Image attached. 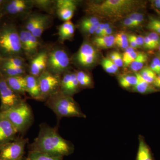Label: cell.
Returning <instances> with one entry per match:
<instances>
[{"label": "cell", "instance_id": "6da1fadb", "mask_svg": "<svg viewBox=\"0 0 160 160\" xmlns=\"http://www.w3.org/2000/svg\"><path fill=\"white\" fill-rule=\"evenodd\" d=\"M29 147L30 151L61 157L71 154L74 149L71 143L59 134L57 127L44 123L40 125L39 134Z\"/></svg>", "mask_w": 160, "mask_h": 160}, {"label": "cell", "instance_id": "7a4b0ae2", "mask_svg": "<svg viewBox=\"0 0 160 160\" xmlns=\"http://www.w3.org/2000/svg\"><path fill=\"white\" fill-rule=\"evenodd\" d=\"M141 2L136 0H104L89 1L86 11L93 16L110 20L122 18L138 9Z\"/></svg>", "mask_w": 160, "mask_h": 160}, {"label": "cell", "instance_id": "3957f363", "mask_svg": "<svg viewBox=\"0 0 160 160\" xmlns=\"http://www.w3.org/2000/svg\"><path fill=\"white\" fill-rule=\"evenodd\" d=\"M45 102L46 106L55 113L58 120L65 117H86L72 98L60 90L50 96Z\"/></svg>", "mask_w": 160, "mask_h": 160}, {"label": "cell", "instance_id": "277c9868", "mask_svg": "<svg viewBox=\"0 0 160 160\" xmlns=\"http://www.w3.org/2000/svg\"><path fill=\"white\" fill-rule=\"evenodd\" d=\"M0 51L3 58L21 56L24 53L19 33L12 23H4L0 26Z\"/></svg>", "mask_w": 160, "mask_h": 160}, {"label": "cell", "instance_id": "5b68a950", "mask_svg": "<svg viewBox=\"0 0 160 160\" xmlns=\"http://www.w3.org/2000/svg\"><path fill=\"white\" fill-rule=\"evenodd\" d=\"M0 112L10 121L18 133L27 131L33 121L32 110L25 100L11 109Z\"/></svg>", "mask_w": 160, "mask_h": 160}, {"label": "cell", "instance_id": "8992f818", "mask_svg": "<svg viewBox=\"0 0 160 160\" xmlns=\"http://www.w3.org/2000/svg\"><path fill=\"white\" fill-rule=\"evenodd\" d=\"M70 60L66 50L55 48L48 52L46 69L52 74L61 77L67 72Z\"/></svg>", "mask_w": 160, "mask_h": 160}, {"label": "cell", "instance_id": "52a82bcc", "mask_svg": "<svg viewBox=\"0 0 160 160\" xmlns=\"http://www.w3.org/2000/svg\"><path fill=\"white\" fill-rule=\"evenodd\" d=\"M28 138L17 137L0 146V160H18L23 157Z\"/></svg>", "mask_w": 160, "mask_h": 160}, {"label": "cell", "instance_id": "ba28073f", "mask_svg": "<svg viewBox=\"0 0 160 160\" xmlns=\"http://www.w3.org/2000/svg\"><path fill=\"white\" fill-rule=\"evenodd\" d=\"M0 111H5L18 106L24 101L22 96L16 93L6 82L4 76L0 72Z\"/></svg>", "mask_w": 160, "mask_h": 160}, {"label": "cell", "instance_id": "9c48e42d", "mask_svg": "<svg viewBox=\"0 0 160 160\" xmlns=\"http://www.w3.org/2000/svg\"><path fill=\"white\" fill-rule=\"evenodd\" d=\"M38 81L42 102L60 90L61 77L52 74L46 69L38 78Z\"/></svg>", "mask_w": 160, "mask_h": 160}, {"label": "cell", "instance_id": "30bf717a", "mask_svg": "<svg viewBox=\"0 0 160 160\" xmlns=\"http://www.w3.org/2000/svg\"><path fill=\"white\" fill-rule=\"evenodd\" d=\"M33 6L32 1L8 0L6 1L1 10L2 18L5 16L15 17L26 12Z\"/></svg>", "mask_w": 160, "mask_h": 160}, {"label": "cell", "instance_id": "8fae6325", "mask_svg": "<svg viewBox=\"0 0 160 160\" xmlns=\"http://www.w3.org/2000/svg\"><path fill=\"white\" fill-rule=\"evenodd\" d=\"M97 53L91 44L85 42L80 47L76 56L78 64L83 67H89L95 62Z\"/></svg>", "mask_w": 160, "mask_h": 160}, {"label": "cell", "instance_id": "7c38bea8", "mask_svg": "<svg viewBox=\"0 0 160 160\" xmlns=\"http://www.w3.org/2000/svg\"><path fill=\"white\" fill-rule=\"evenodd\" d=\"M18 133L13 125L0 112V146L15 139Z\"/></svg>", "mask_w": 160, "mask_h": 160}, {"label": "cell", "instance_id": "4fadbf2b", "mask_svg": "<svg viewBox=\"0 0 160 160\" xmlns=\"http://www.w3.org/2000/svg\"><path fill=\"white\" fill-rule=\"evenodd\" d=\"M48 52L46 50L39 52L31 60L29 66V74L36 78H38L40 75L46 70L47 66Z\"/></svg>", "mask_w": 160, "mask_h": 160}, {"label": "cell", "instance_id": "5bb4252c", "mask_svg": "<svg viewBox=\"0 0 160 160\" xmlns=\"http://www.w3.org/2000/svg\"><path fill=\"white\" fill-rule=\"evenodd\" d=\"M26 76H4L6 82L9 87L16 93L21 96L26 95Z\"/></svg>", "mask_w": 160, "mask_h": 160}, {"label": "cell", "instance_id": "9a60e30c", "mask_svg": "<svg viewBox=\"0 0 160 160\" xmlns=\"http://www.w3.org/2000/svg\"><path fill=\"white\" fill-rule=\"evenodd\" d=\"M25 77L26 93H28L32 99L42 102L38 78L30 74H26Z\"/></svg>", "mask_w": 160, "mask_h": 160}, {"label": "cell", "instance_id": "2e32d148", "mask_svg": "<svg viewBox=\"0 0 160 160\" xmlns=\"http://www.w3.org/2000/svg\"><path fill=\"white\" fill-rule=\"evenodd\" d=\"M59 39L61 41L71 39L75 32V26L71 21L64 22L58 28Z\"/></svg>", "mask_w": 160, "mask_h": 160}, {"label": "cell", "instance_id": "e0dca14e", "mask_svg": "<svg viewBox=\"0 0 160 160\" xmlns=\"http://www.w3.org/2000/svg\"><path fill=\"white\" fill-rule=\"evenodd\" d=\"M135 75L137 78V82L132 88L133 91L142 94L157 91L152 84H149L143 79L139 73L136 72Z\"/></svg>", "mask_w": 160, "mask_h": 160}, {"label": "cell", "instance_id": "ac0fdd59", "mask_svg": "<svg viewBox=\"0 0 160 160\" xmlns=\"http://www.w3.org/2000/svg\"><path fill=\"white\" fill-rule=\"evenodd\" d=\"M51 22L50 16L46 14H41L39 20L36 26L31 33L38 38L41 37L44 32L49 27Z\"/></svg>", "mask_w": 160, "mask_h": 160}, {"label": "cell", "instance_id": "d6986e66", "mask_svg": "<svg viewBox=\"0 0 160 160\" xmlns=\"http://www.w3.org/2000/svg\"><path fill=\"white\" fill-rule=\"evenodd\" d=\"M136 160H153L151 150L144 138L140 136Z\"/></svg>", "mask_w": 160, "mask_h": 160}, {"label": "cell", "instance_id": "ffe728a7", "mask_svg": "<svg viewBox=\"0 0 160 160\" xmlns=\"http://www.w3.org/2000/svg\"><path fill=\"white\" fill-rule=\"evenodd\" d=\"M11 67L16 68H26V63L25 59L21 56H12L3 58L0 67Z\"/></svg>", "mask_w": 160, "mask_h": 160}, {"label": "cell", "instance_id": "44dd1931", "mask_svg": "<svg viewBox=\"0 0 160 160\" xmlns=\"http://www.w3.org/2000/svg\"><path fill=\"white\" fill-rule=\"evenodd\" d=\"M93 44L99 49H109L115 45V37L113 35L107 36H98L94 38Z\"/></svg>", "mask_w": 160, "mask_h": 160}, {"label": "cell", "instance_id": "7402d4cb", "mask_svg": "<svg viewBox=\"0 0 160 160\" xmlns=\"http://www.w3.org/2000/svg\"><path fill=\"white\" fill-rule=\"evenodd\" d=\"M77 5L62 7L56 9L57 14L60 19L64 22L70 21L76 9Z\"/></svg>", "mask_w": 160, "mask_h": 160}, {"label": "cell", "instance_id": "603a6c76", "mask_svg": "<svg viewBox=\"0 0 160 160\" xmlns=\"http://www.w3.org/2000/svg\"><path fill=\"white\" fill-rule=\"evenodd\" d=\"M19 33L23 52L27 58L32 59L31 50L28 37V31L26 29L24 30L22 29L19 31Z\"/></svg>", "mask_w": 160, "mask_h": 160}, {"label": "cell", "instance_id": "cb8c5ba5", "mask_svg": "<svg viewBox=\"0 0 160 160\" xmlns=\"http://www.w3.org/2000/svg\"><path fill=\"white\" fill-rule=\"evenodd\" d=\"M26 68L0 67V72L4 76L13 77L26 75Z\"/></svg>", "mask_w": 160, "mask_h": 160}, {"label": "cell", "instance_id": "d4e9b609", "mask_svg": "<svg viewBox=\"0 0 160 160\" xmlns=\"http://www.w3.org/2000/svg\"><path fill=\"white\" fill-rule=\"evenodd\" d=\"M148 59V56L146 53L144 52H139L135 59L129 66L130 69L135 72L141 70L147 62Z\"/></svg>", "mask_w": 160, "mask_h": 160}, {"label": "cell", "instance_id": "484cf974", "mask_svg": "<svg viewBox=\"0 0 160 160\" xmlns=\"http://www.w3.org/2000/svg\"><path fill=\"white\" fill-rule=\"evenodd\" d=\"M63 157L53 156L40 152L30 151L28 154V160H62Z\"/></svg>", "mask_w": 160, "mask_h": 160}, {"label": "cell", "instance_id": "4316f807", "mask_svg": "<svg viewBox=\"0 0 160 160\" xmlns=\"http://www.w3.org/2000/svg\"><path fill=\"white\" fill-rule=\"evenodd\" d=\"M139 52L135 51L134 49L129 46L123 53L122 59L123 64L126 66H130L137 57Z\"/></svg>", "mask_w": 160, "mask_h": 160}, {"label": "cell", "instance_id": "83f0119b", "mask_svg": "<svg viewBox=\"0 0 160 160\" xmlns=\"http://www.w3.org/2000/svg\"><path fill=\"white\" fill-rule=\"evenodd\" d=\"M75 73L80 87L86 88L91 86L92 80L89 75L83 71H78Z\"/></svg>", "mask_w": 160, "mask_h": 160}, {"label": "cell", "instance_id": "f1b7e54d", "mask_svg": "<svg viewBox=\"0 0 160 160\" xmlns=\"http://www.w3.org/2000/svg\"><path fill=\"white\" fill-rule=\"evenodd\" d=\"M121 86L125 89L131 88L136 85L137 78L135 75H126L120 78L119 80Z\"/></svg>", "mask_w": 160, "mask_h": 160}, {"label": "cell", "instance_id": "f546056e", "mask_svg": "<svg viewBox=\"0 0 160 160\" xmlns=\"http://www.w3.org/2000/svg\"><path fill=\"white\" fill-rule=\"evenodd\" d=\"M139 73L143 79L151 84H152L157 76L156 73L151 70L150 67H143Z\"/></svg>", "mask_w": 160, "mask_h": 160}, {"label": "cell", "instance_id": "4dcf8cb0", "mask_svg": "<svg viewBox=\"0 0 160 160\" xmlns=\"http://www.w3.org/2000/svg\"><path fill=\"white\" fill-rule=\"evenodd\" d=\"M115 45H116L122 49H127L129 46L128 35L123 32L117 34L115 37Z\"/></svg>", "mask_w": 160, "mask_h": 160}, {"label": "cell", "instance_id": "1f68e13d", "mask_svg": "<svg viewBox=\"0 0 160 160\" xmlns=\"http://www.w3.org/2000/svg\"><path fill=\"white\" fill-rule=\"evenodd\" d=\"M102 65L104 70L109 73L114 74L118 70V67L108 58L104 59L102 61Z\"/></svg>", "mask_w": 160, "mask_h": 160}, {"label": "cell", "instance_id": "d6a6232c", "mask_svg": "<svg viewBox=\"0 0 160 160\" xmlns=\"http://www.w3.org/2000/svg\"><path fill=\"white\" fill-rule=\"evenodd\" d=\"M40 15V14L32 15L28 18L25 26L26 30L31 32L34 30L39 20Z\"/></svg>", "mask_w": 160, "mask_h": 160}, {"label": "cell", "instance_id": "836d02e7", "mask_svg": "<svg viewBox=\"0 0 160 160\" xmlns=\"http://www.w3.org/2000/svg\"><path fill=\"white\" fill-rule=\"evenodd\" d=\"M33 6L38 7L43 10L48 11L51 9V7L53 3H54V1H48V0H36L32 1Z\"/></svg>", "mask_w": 160, "mask_h": 160}, {"label": "cell", "instance_id": "e575fe53", "mask_svg": "<svg viewBox=\"0 0 160 160\" xmlns=\"http://www.w3.org/2000/svg\"><path fill=\"white\" fill-rule=\"evenodd\" d=\"M136 24L137 26H140L144 21V16L141 13L134 12L129 14L128 17Z\"/></svg>", "mask_w": 160, "mask_h": 160}, {"label": "cell", "instance_id": "d590c367", "mask_svg": "<svg viewBox=\"0 0 160 160\" xmlns=\"http://www.w3.org/2000/svg\"><path fill=\"white\" fill-rule=\"evenodd\" d=\"M148 27L153 32L160 34V20L155 18L151 19L148 23Z\"/></svg>", "mask_w": 160, "mask_h": 160}, {"label": "cell", "instance_id": "8d00e7d4", "mask_svg": "<svg viewBox=\"0 0 160 160\" xmlns=\"http://www.w3.org/2000/svg\"><path fill=\"white\" fill-rule=\"evenodd\" d=\"M100 22L99 19L96 17H90L83 19L81 22V27L91 26Z\"/></svg>", "mask_w": 160, "mask_h": 160}, {"label": "cell", "instance_id": "74e56055", "mask_svg": "<svg viewBox=\"0 0 160 160\" xmlns=\"http://www.w3.org/2000/svg\"><path fill=\"white\" fill-rule=\"evenodd\" d=\"M101 23L99 22L94 24V25H91V26H82V27H81V29L83 31L86 33H89V34H93L96 31L97 29L98 28Z\"/></svg>", "mask_w": 160, "mask_h": 160}, {"label": "cell", "instance_id": "f35d334b", "mask_svg": "<svg viewBox=\"0 0 160 160\" xmlns=\"http://www.w3.org/2000/svg\"><path fill=\"white\" fill-rule=\"evenodd\" d=\"M147 36L149 38L152 42L156 49L158 47L160 44V37L159 35L155 32H151Z\"/></svg>", "mask_w": 160, "mask_h": 160}, {"label": "cell", "instance_id": "ab89813d", "mask_svg": "<svg viewBox=\"0 0 160 160\" xmlns=\"http://www.w3.org/2000/svg\"><path fill=\"white\" fill-rule=\"evenodd\" d=\"M134 40L135 42L137 44L138 47H140L144 45V37L142 36L136 35L135 34L129 35Z\"/></svg>", "mask_w": 160, "mask_h": 160}, {"label": "cell", "instance_id": "60d3db41", "mask_svg": "<svg viewBox=\"0 0 160 160\" xmlns=\"http://www.w3.org/2000/svg\"><path fill=\"white\" fill-rule=\"evenodd\" d=\"M113 63L115 64L116 66L118 67H122L123 65V62L122 59V55L119 52H116V56L114 58V60L112 61Z\"/></svg>", "mask_w": 160, "mask_h": 160}, {"label": "cell", "instance_id": "b9f144b4", "mask_svg": "<svg viewBox=\"0 0 160 160\" xmlns=\"http://www.w3.org/2000/svg\"><path fill=\"white\" fill-rule=\"evenodd\" d=\"M143 46L146 49H156L154 45L152 44V42H151V40L148 36L144 37V42Z\"/></svg>", "mask_w": 160, "mask_h": 160}, {"label": "cell", "instance_id": "7bdbcfd3", "mask_svg": "<svg viewBox=\"0 0 160 160\" xmlns=\"http://www.w3.org/2000/svg\"><path fill=\"white\" fill-rule=\"evenodd\" d=\"M124 26L128 28H133L137 27L136 24L129 18H126L123 21Z\"/></svg>", "mask_w": 160, "mask_h": 160}, {"label": "cell", "instance_id": "ee69618b", "mask_svg": "<svg viewBox=\"0 0 160 160\" xmlns=\"http://www.w3.org/2000/svg\"><path fill=\"white\" fill-rule=\"evenodd\" d=\"M152 85L157 89H160V74L157 75Z\"/></svg>", "mask_w": 160, "mask_h": 160}, {"label": "cell", "instance_id": "f6af8a7d", "mask_svg": "<svg viewBox=\"0 0 160 160\" xmlns=\"http://www.w3.org/2000/svg\"><path fill=\"white\" fill-rule=\"evenodd\" d=\"M112 32V29L110 27L109 28H108V29H106L105 31H104L103 32H102V33H101L99 36L104 37L111 35Z\"/></svg>", "mask_w": 160, "mask_h": 160}, {"label": "cell", "instance_id": "bcb514c9", "mask_svg": "<svg viewBox=\"0 0 160 160\" xmlns=\"http://www.w3.org/2000/svg\"><path fill=\"white\" fill-rule=\"evenodd\" d=\"M128 41H129V45H130V47H132L133 49H136L138 48V46L136 43L135 42L134 40L131 37L130 35H128Z\"/></svg>", "mask_w": 160, "mask_h": 160}, {"label": "cell", "instance_id": "7dc6e473", "mask_svg": "<svg viewBox=\"0 0 160 160\" xmlns=\"http://www.w3.org/2000/svg\"><path fill=\"white\" fill-rule=\"evenodd\" d=\"M152 62L154 63L155 65L157 67L158 70L159 74H160V59L159 58H155L152 61Z\"/></svg>", "mask_w": 160, "mask_h": 160}, {"label": "cell", "instance_id": "c3c4849f", "mask_svg": "<svg viewBox=\"0 0 160 160\" xmlns=\"http://www.w3.org/2000/svg\"><path fill=\"white\" fill-rule=\"evenodd\" d=\"M154 5L157 9H160V0L155 1Z\"/></svg>", "mask_w": 160, "mask_h": 160}, {"label": "cell", "instance_id": "681fc988", "mask_svg": "<svg viewBox=\"0 0 160 160\" xmlns=\"http://www.w3.org/2000/svg\"><path fill=\"white\" fill-rule=\"evenodd\" d=\"M3 57L2 55V53H1V51H0V65L1 63L2 62V60Z\"/></svg>", "mask_w": 160, "mask_h": 160}, {"label": "cell", "instance_id": "f907efd6", "mask_svg": "<svg viewBox=\"0 0 160 160\" xmlns=\"http://www.w3.org/2000/svg\"><path fill=\"white\" fill-rule=\"evenodd\" d=\"M18 160H28V159L27 158H24V157H23V158H21Z\"/></svg>", "mask_w": 160, "mask_h": 160}, {"label": "cell", "instance_id": "816d5d0a", "mask_svg": "<svg viewBox=\"0 0 160 160\" xmlns=\"http://www.w3.org/2000/svg\"><path fill=\"white\" fill-rule=\"evenodd\" d=\"M2 15H1V12H0V22H1V20L2 19Z\"/></svg>", "mask_w": 160, "mask_h": 160}, {"label": "cell", "instance_id": "f5cc1de1", "mask_svg": "<svg viewBox=\"0 0 160 160\" xmlns=\"http://www.w3.org/2000/svg\"><path fill=\"white\" fill-rule=\"evenodd\" d=\"M158 49H159V51L160 52V44L159 46H158Z\"/></svg>", "mask_w": 160, "mask_h": 160}, {"label": "cell", "instance_id": "db71d44e", "mask_svg": "<svg viewBox=\"0 0 160 160\" xmlns=\"http://www.w3.org/2000/svg\"><path fill=\"white\" fill-rule=\"evenodd\" d=\"M158 12L159 13L160 16V12H159V11H158Z\"/></svg>", "mask_w": 160, "mask_h": 160}, {"label": "cell", "instance_id": "11a10c76", "mask_svg": "<svg viewBox=\"0 0 160 160\" xmlns=\"http://www.w3.org/2000/svg\"><path fill=\"white\" fill-rule=\"evenodd\" d=\"M159 58L160 59V58Z\"/></svg>", "mask_w": 160, "mask_h": 160}]
</instances>
